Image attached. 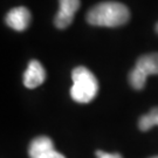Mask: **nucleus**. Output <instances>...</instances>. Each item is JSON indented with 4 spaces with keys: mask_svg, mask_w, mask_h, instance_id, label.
<instances>
[{
    "mask_svg": "<svg viewBox=\"0 0 158 158\" xmlns=\"http://www.w3.org/2000/svg\"><path fill=\"white\" fill-rule=\"evenodd\" d=\"M31 12L28 11V8L23 7V6H19V7H14L11 11L6 14L5 21L7 23L8 27H11L14 31L18 32H23L25 29H27V27L31 23Z\"/></svg>",
    "mask_w": 158,
    "mask_h": 158,
    "instance_id": "obj_6",
    "label": "nucleus"
},
{
    "mask_svg": "<svg viewBox=\"0 0 158 158\" xmlns=\"http://www.w3.org/2000/svg\"><path fill=\"white\" fill-rule=\"evenodd\" d=\"M151 158H158V156H155V157H151Z\"/></svg>",
    "mask_w": 158,
    "mask_h": 158,
    "instance_id": "obj_11",
    "label": "nucleus"
},
{
    "mask_svg": "<svg viewBox=\"0 0 158 158\" xmlns=\"http://www.w3.org/2000/svg\"><path fill=\"white\" fill-rule=\"evenodd\" d=\"M96 158H123L119 153H108L102 150L96 151Z\"/></svg>",
    "mask_w": 158,
    "mask_h": 158,
    "instance_id": "obj_9",
    "label": "nucleus"
},
{
    "mask_svg": "<svg viewBox=\"0 0 158 158\" xmlns=\"http://www.w3.org/2000/svg\"><path fill=\"white\" fill-rule=\"evenodd\" d=\"M46 79V70L42 67V64L36 61L32 60L28 63V67L26 69V72L23 74V85L26 88L33 89L39 87L45 82Z\"/></svg>",
    "mask_w": 158,
    "mask_h": 158,
    "instance_id": "obj_7",
    "label": "nucleus"
},
{
    "mask_svg": "<svg viewBox=\"0 0 158 158\" xmlns=\"http://www.w3.org/2000/svg\"><path fill=\"white\" fill-rule=\"evenodd\" d=\"M155 125H158V107L151 109L138 121V128L141 131H148Z\"/></svg>",
    "mask_w": 158,
    "mask_h": 158,
    "instance_id": "obj_8",
    "label": "nucleus"
},
{
    "mask_svg": "<svg viewBox=\"0 0 158 158\" xmlns=\"http://www.w3.org/2000/svg\"><path fill=\"white\" fill-rule=\"evenodd\" d=\"M155 29H156V32H157V34H158V23H156V26H155Z\"/></svg>",
    "mask_w": 158,
    "mask_h": 158,
    "instance_id": "obj_10",
    "label": "nucleus"
},
{
    "mask_svg": "<svg viewBox=\"0 0 158 158\" xmlns=\"http://www.w3.org/2000/svg\"><path fill=\"white\" fill-rule=\"evenodd\" d=\"M158 75V53H150L138 57L135 68L129 73V83L136 89L141 90L145 87L148 76Z\"/></svg>",
    "mask_w": 158,
    "mask_h": 158,
    "instance_id": "obj_3",
    "label": "nucleus"
},
{
    "mask_svg": "<svg viewBox=\"0 0 158 158\" xmlns=\"http://www.w3.org/2000/svg\"><path fill=\"white\" fill-rule=\"evenodd\" d=\"M59 12L54 18V25L59 29L67 28L73 23L74 15L80 8V0H59Z\"/></svg>",
    "mask_w": 158,
    "mask_h": 158,
    "instance_id": "obj_5",
    "label": "nucleus"
},
{
    "mask_svg": "<svg viewBox=\"0 0 158 158\" xmlns=\"http://www.w3.org/2000/svg\"><path fill=\"white\" fill-rule=\"evenodd\" d=\"M73 85L70 88V96L77 103H89L98 93V82L95 75L88 68L76 67L72 73Z\"/></svg>",
    "mask_w": 158,
    "mask_h": 158,
    "instance_id": "obj_2",
    "label": "nucleus"
},
{
    "mask_svg": "<svg viewBox=\"0 0 158 158\" xmlns=\"http://www.w3.org/2000/svg\"><path fill=\"white\" fill-rule=\"evenodd\" d=\"M29 158H66L55 150L54 143L47 136L35 137L28 148Z\"/></svg>",
    "mask_w": 158,
    "mask_h": 158,
    "instance_id": "obj_4",
    "label": "nucleus"
},
{
    "mask_svg": "<svg viewBox=\"0 0 158 158\" xmlns=\"http://www.w3.org/2000/svg\"><path fill=\"white\" fill-rule=\"evenodd\" d=\"M129 19V8L116 1L100 2L87 13V23L100 27H118L128 23Z\"/></svg>",
    "mask_w": 158,
    "mask_h": 158,
    "instance_id": "obj_1",
    "label": "nucleus"
}]
</instances>
